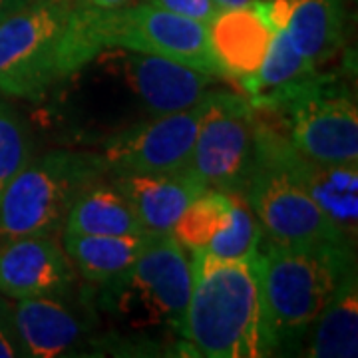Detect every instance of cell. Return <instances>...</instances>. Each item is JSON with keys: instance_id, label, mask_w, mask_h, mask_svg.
I'll use <instances>...</instances> for the list:
<instances>
[{"instance_id": "cell-14", "label": "cell", "mask_w": 358, "mask_h": 358, "mask_svg": "<svg viewBox=\"0 0 358 358\" xmlns=\"http://www.w3.org/2000/svg\"><path fill=\"white\" fill-rule=\"evenodd\" d=\"M282 154L308 197L352 247L358 239V164H322L303 155L285 134Z\"/></svg>"}, {"instance_id": "cell-21", "label": "cell", "mask_w": 358, "mask_h": 358, "mask_svg": "<svg viewBox=\"0 0 358 358\" xmlns=\"http://www.w3.org/2000/svg\"><path fill=\"white\" fill-rule=\"evenodd\" d=\"M148 233L140 235H74L64 233V251L86 281L106 285L122 277L140 257Z\"/></svg>"}, {"instance_id": "cell-19", "label": "cell", "mask_w": 358, "mask_h": 358, "mask_svg": "<svg viewBox=\"0 0 358 358\" xmlns=\"http://www.w3.org/2000/svg\"><path fill=\"white\" fill-rule=\"evenodd\" d=\"M74 235H140L145 233L129 201L106 178L94 181L78 195L64 223Z\"/></svg>"}, {"instance_id": "cell-25", "label": "cell", "mask_w": 358, "mask_h": 358, "mask_svg": "<svg viewBox=\"0 0 358 358\" xmlns=\"http://www.w3.org/2000/svg\"><path fill=\"white\" fill-rule=\"evenodd\" d=\"M145 2L159 6L167 13L193 18V20L203 22V24H209L223 10L215 0H145Z\"/></svg>"}, {"instance_id": "cell-9", "label": "cell", "mask_w": 358, "mask_h": 358, "mask_svg": "<svg viewBox=\"0 0 358 358\" xmlns=\"http://www.w3.org/2000/svg\"><path fill=\"white\" fill-rule=\"evenodd\" d=\"M255 108L247 96L215 90L205 108L187 169L207 189L243 195L255 159Z\"/></svg>"}, {"instance_id": "cell-5", "label": "cell", "mask_w": 358, "mask_h": 358, "mask_svg": "<svg viewBox=\"0 0 358 358\" xmlns=\"http://www.w3.org/2000/svg\"><path fill=\"white\" fill-rule=\"evenodd\" d=\"M108 176L102 155L54 150L30 159L0 195V241L56 235L78 195Z\"/></svg>"}, {"instance_id": "cell-15", "label": "cell", "mask_w": 358, "mask_h": 358, "mask_svg": "<svg viewBox=\"0 0 358 358\" xmlns=\"http://www.w3.org/2000/svg\"><path fill=\"white\" fill-rule=\"evenodd\" d=\"M136 211L141 227L150 233L171 231L179 215L207 185L189 169L169 173H108Z\"/></svg>"}, {"instance_id": "cell-4", "label": "cell", "mask_w": 358, "mask_h": 358, "mask_svg": "<svg viewBox=\"0 0 358 358\" xmlns=\"http://www.w3.org/2000/svg\"><path fill=\"white\" fill-rule=\"evenodd\" d=\"M255 159L241 197L261 223L263 237L275 243H346L287 164L279 117L255 110Z\"/></svg>"}, {"instance_id": "cell-1", "label": "cell", "mask_w": 358, "mask_h": 358, "mask_svg": "<svg viewBox=\"0 0 358 358\" xmlns=\"http://www.w3.org/2000/svg\"><path fill=\"white\" fill-rule=\"evenodd\" d=\"M108 50L154 54L231 82L213 54L209 26L203 22L150 2L102 10L74 0L60 50L62 80Z\"/></svg>"}, {"instance_id": "cell-6", "label": "cell", "mask_w": 358, "mask_h": 358, "mask_svg": "<svg viewBox=\"0 0 358 358\" xmlns=\"http://www.w3.org/2000/svg\"><path fill=\"white\" fill-rule=\"evenodd\" d=\"M193 285L189 251L171 231L148 233L134 265L103 287V303L129 327H166L179 334Z\"/></svg>"}, {"instance_id": "cell-18", "label": "cell", "mask_w": 358, "mask_h": 358, "mask_svg": "<svg viewBox=\"0 0 358 358\" xmlns=\"http://www.w3.org/2000/svg\"><path fill=\"white\" fill-rule=\"evenodd\" d=\"M305 357L355 358L358 355V273L352 268L313 322Z\"/></svg>"}, {"instance_id": "cell-3", "label": "cell", "mask_w": 358, "mask_h": 358, "mask_svg": "<svg viewBox=\"0 0 358 358\" xmlns=\"http://www.w3.org/2000/svg\"><path fill=\"white\" fill-rule=\"evenodd\" d=\"M193 285L179 336L207 358L268 357L257 259L225 261L189 253Z\"/></svg>"}, {"instance_id": "cell-17", "label": "cell", "mask_w": 358, "mask_h": 358, "mask_svg": "<svg viewBox=\"0 0 358 358\" xmlns=\"http://www.w3.org/2000/svg\"><path fill=\"white\" fill-rule=\"evenodd\" d=\"M13 313L26 357H62L84 334L80 317L58 301V294L20 299Z\"/></svg>"}, {"instance_id": "cell-13", "label": "cell", "mask_w": 358, "mask_h": 358, "mask_svg": "<svg viewBox=\"0 0 358 358\" xmlns=\"http://www.w3.org/2000/svg\"><path fill=\"white\" fill-rule=\"evenodd\" d=\"M273 30H285L294 50L320 70L345 44L343 0H257Z\"/></svg>"}, {"instance_id": "cell-10", "label": "cell", "mask_w": 358, "mask_h": 358, "mask_svg": "<svg viewBox=\"0 0 358 358\" xmlns=\"http://www.w3.org/2000/svg\"><path fill=\"white\" fill-rule=\"evenodd\" d=\"M209 96L193 108L152 115L112 136L100 154L108 173H169L187 169Z\"/></svg>"}, {"instance_id": "cell-23", "label": "cell", "mask_w": 358, "mask_h": 358, "mask_svg": "<svg viewBox=\"0 0 358 358\" xmlns=\"http://www.w3.org/2000/svg\"><path fill=\"white\" fill-rule=\"evenodd\" d=\"M261 241H263L261 223L255 219L249 205L245 203L243 197L235 195L225 227L201 251H193V253H203L225 261H253L259 255Z\"/></svg>"}, {"instance_id": "cell-8", "label": "cell", "mask_w": 358, "mask_h": 358, "mask_svg": "<svg viewBox=\"0 0 358 358\" xmlns=\"http://www.w3.org/2000/svg\"><path fill=\"white\" fill-rule=\"evenodd\" d=\"M74 0H28L0 22V92L42 100L62 80L60 50Z\"/></svg>"}, {"instance_id": "cell-20", "label": "cell", "mask_w": 358, "mask_h": 358, "mask_svg": "<svg viewBox=\"0 0 358 358\" xmlns=\"http://www.w3.org/2000/svg\"><path fill=\"white\" fill-rule=\"evenodd\" d=\"M319 72L294 50L285 30H273V38L261 66L251 76L239 80V84L255 110H271L287 92Z\"/></svg>"}, {"instance_id": "cell-28", "label": "cell", "mask_w": 358, "mask_h": 358, "mask_svg": "<svg viewBox=\"0 0 358 358\" xmlns=\"http://www.w3.org/2000/svg\"><path fill=\"white\" fill-rule=\"evenodd\" d=\"M28 0H0V22L6 20L10 14L20 10Z\"/></svg>"}, {"instance_id": "cell-12", "label": "cell", "mask_w": 358, "mask_h": 358, "mask_svg": "<svg viewBox=\"0 0 358 358\" xmlns=\"http://www.w3.org/2000/svg\"><path fill=\"white\" fill-rule=\"evenodd\" d=\"M124 52L126 54L117 58V66L152 115L173 114L193 108L215 92L221 82H227L162 56Z\"/></svg>"}, {"instance_id": "cell-29", "label": "cell", "mask_w": 358, "mask_h": 358, "mask_svg": "<svg viewBox=\"0 0 358 358\" xmlns=\"http://www.w3.org/2000/svg\"><path fill=\"white\" fill-rule=\"evenodd\" d=\"M221 8H239V6H249L255 4L257 0H215Z\"/></svg>"}, {"instance_id": "cell-24", "label": "cell", "mask_w": 358, "mask_h": 358, "mask_svg": "<svg viewBox=\"0 0 358 358\" xmlns=\"http://www.w3.org/2000/svg\"><path fill=\"white\" fill-rule=\"evenodd\" d=\"M30 159L32 154L26 126L8 103L0 102V195Z\"/></svg>"}, {"instance_id": "cell-26", "label": "cell", "mask_w": 358, "mask_h": 358, "mask_svg": "<svg viewBox=\"0 0 358 358\" xmlns=\"http://www.w3.org/2000/svg\"><path fill=\"white\" fill-rule=\"evenodd\" d=\"M14 357H26V350L14 322L13 307L0 299V358Z\"/></svg>"}, {"instance_id": "cell-16", "label": "cell", "mask_w": 358, "mask_h": 358, "mask_svg": "<svg viewBox=\"0 0 358 358\" xmlns=\"http://www.w3.org/2000/svg\"><path fill=\"white\" fill-rule=\"evenodd\" d=\"M207 26L213 54L231 80L239 82L257 72L273 38V28L257 2L223 8Z\"/></svg>"}, {"instance_id": "cell-7", "label": "cell", "mask_w": 358, "mask_h": 358, "mask_svg": "<svg viewBox=\"0 0 358 358\" xmlns=\"http://www.w3.org/2000/svg\"><path fill=\"white\" fill-rule=\"evenodd\" d=\"M265 112L279 117L303 155L322 164H358L357 98L345 80L319 72Z\"/></svg>"}, {"instance_id": "cell-22", "label": "cell", "mask_w": 358, "mask_h": 358, "mask_svg": "<svg viewBox=\"0 0 358 358\" xmlns=\"http://www.w3.org/2000/svg\"><path fill=\"white\" fill-rule=\"evenodd\" d=\"M235 195L207 189L179 215L171 233L189 253L201 251L219 231L225 227L231 215Z\"/></svg>"}, {"instance_id": "cell-27", "label": "cell", "mask_w": 358, "mask_h": 358, "mask_svg": "<svg viewBox=\"0 0 358 358\" xmlns=\"http://www.w3.org/2000/svg\"><path fill=\"white\" fill-rule=\"evenodd\" d=\"M78 4L92 6V8H102V10H112V8H122L126 4H131L134 0H76Z\"/></svg>"}, {"instance_id": "cell-2", "label": "cell", "mask_w": 358, "mask_h": 358, "mask_svg": "<svg viewBox=\"0 0 358 358\" xmlns=\"http://www.w3.org/2000/svg\"><path fill=\"white\" fill-rule=\"evenodd\" d=\"M257 268L271 352L293 350L341 281L357 268V257L355 247L343 241L275 243L263 237Z\"/></svg>"}, {"instance_id": "cell-11", "label": "cell", "mask_w": 358, "mask_h": 358, "mask_svg": "<svg viewBox=\"0 0 358 358\" xmlns=\"http://www.w3.org/2000/svg\"><path fill=\"white\" fill-rule=\"evenodd\" d=\"M76 268L54 235H22L0 243V293L8 299L64 294Z\"/></svg>"}]
</instances>
